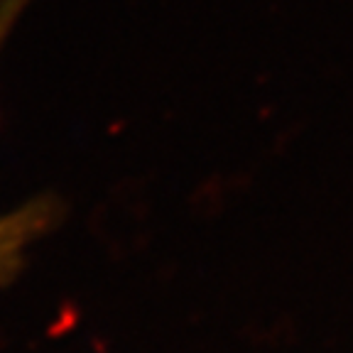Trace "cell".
I'll return each mask as SVG.
<instances>
[{"label": "cell", "instance_id": "6da1fadb", "mask_svg": "<svg viewBox=\"0 0 353 353\" xmlns=\"http://www.w3.org/2000/svg\"><path fill=\"white\" fill-rule=\"evenodd\" d=\"M28 6L30 0H0V50H3L8 34L12 32L15 22L20 20V15Z\"/></svg>", "mask_w": 353, "mask_h": 353}, {"label": "cell", "instance_id": "7a4b0ae2", "mask_svg": "<svg viewBox=\"0 0 353 353\" xmlns=\"http://www.w3.org/2000/svg\"><path fill=\"white\" fill-rule=\"evenodd\" d=\"M3 231H6V223H0V241H3V238H8V236H12V233H15V231H12V233H3Z\"/></svg>", "mask_w": 353, "mask_h": 353}]
</instances>
